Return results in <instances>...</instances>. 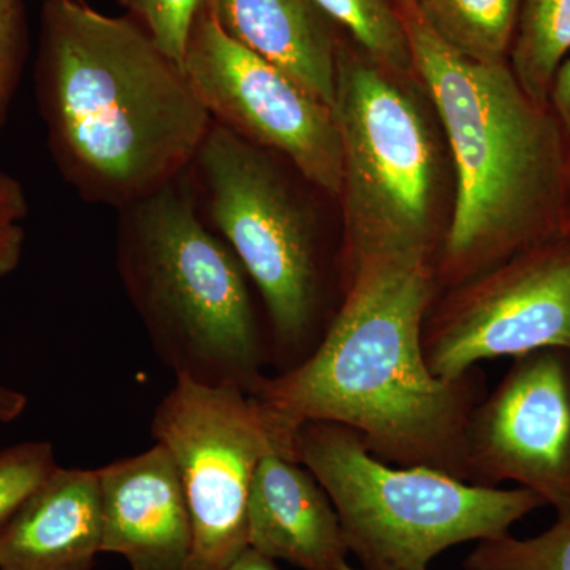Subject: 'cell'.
<instances>
[{
  "label": "cell",
  "mask_w": 570,
  "mask_h": 570,
  "mask_svg": "<svg viewBox=\"0 0 570 570\" xmlns=\"http://www.w3.org/2000/svg\"><path fill=\"white\" fill-rule=\"evenodd\" d=\"M347 273L343 305L317 347L249 392L285 456L296 461V433L306 423H336L382 461L471 479L468 379L441 381L423 354L431 262L374 258Z\"/></svg>",
  "instance_id": "1"
},
{
  "label": "cell",
  "mask_w": 570,
  "mask_h": 570,
  "mask_svg": "<svg viewBox=\"0 0 570 570\" xmlns=\"http://www.w3.org/2000/svg\"><path fill=\"white\" fill-rule=\"evenodd\" d=\"M33 91L63 181L116 209L186 174L213 124L141 24L80 0L45 2Z\"/></svg>",
  "instance_id": "2"
},
{
  "label": "cell",
  "mask_w": 570,
  "mask_h": 570,
  "mask_svg": "<svg viewBox=\"0 0 570 570\" xmlns=\"http://www.w3.org/2000/svg\"><path fill=\"white\" fill-rule=\"evenodd\" d=\"M395 9L453 157L441 272L460 285L562 235L568 135L509 62L469 61L434 36L417 7Z\"/></svg>",
  "instance_id": "3"
},
{
  "label": "cell",
  "mask_w": 570,
  "mask_h": 570,
  "mask_svg": "<svg viewBox=\"0 0 570 570\" xmlns=\"http://www.w3.org/2000/svg\"><path fill=\"white\" fill-rule=\"evenodd\" d=\"M118 212L116 268L160 362L249 393L265 354L247 275L202 216L190 171Z\"/></svg>",
  "instance_id": "4"
},
{
  "label": "cell",
  "mask_w": 570,
  "mask_h": 570,
  "mask_svg": "<svg viewBox=\"0 0 570 570\" xmlns=\"http://www.w3.org/2000/svg\"><path fill=\"white\" fill-rule=\"evenodd\" d=\"M295 456L332 499L348 551L370 570H428L442 551L509 534L547 502L534 491L468 483L428 466H389L336 423L299 428Z\"/></svg>",
  "instance_id": "5"
},
{
  "label": "cell",
  "mask_w": 570,
  "mask_h": 570,
  "mask_svg": "<svg viewBox=\"0 0 570 570\" xmlns=\"http://www.w3.org/2000/svg\"><path fill=\"white\" fill-rule=\"evenodd\" d=\"M403 78L341 33L333 115L347 268L374 258L431 261L436 243V142Z\"/></svg>",
  "instance_id": "6"
},
{
  "label": "cell",
  "mask_w": 570,
  "mask_h": 570,
  "mask_svg": "<svg viewBox=\"0 0 570 570\" xmlns=\"http://www.w3.org/2000/svg\"><path fill=\"white\" fill-rule=\"evenodd\" d=\"M279 159L213 121L189 171L206 224L257 285L277 346L296 352L321 311V247L316 219Z\"/></svg>",
  "instance_id": "7"
},
{
  "label": "cell",
  "mask_w": 570,
  "mask_h": 570,
  "mask_svg": "<svg viewBox=\"0 0 570 570\" xmlns=\"http://www.w3.org/2000/svg\"><path fill=\"white\" fill-rule=\"evenodd\" d=\"M151 436L174 459L193 523L189 570H225L247 546L258 464L279 442L261 404L232 385L175 379L154 411ZM285 456V455H284Z\"/></svg>",
  "instance_id": "8"
},
{
  "label": "cell",
  "mask_w": 570,
  "mask_h": 570,
  "mask_svg": "<svg viewBox=\"0 0 570 570\" xmlns=\"http://www.w3.org/2000/svg\"><path fill=\"white\" fill-rule=\"evenodd\" d=\"M183 69L214 122L277 154L311 186L340 197L343 151L333 108L227 36L206 2Z\"/></svg>",
  "instance_id": "9"
},
{
  "label": "cell",
  "mask_w": 570,
  "mask_h": 570,
  "mask_svg": "<svg viewBox=\"0 0 570 570\" xmlns=\"http://www.w3.org/2000/svg\"><path fill=\"white\" fill-rule=\"evenodd\" d=\"M422 343L428 367L445 382L463 381L483 360L570 352V239L540 243L460 284L423 325Z\"/></svg>",
  "instance_id": "10"
},
{
  "label": "cell",
  "mask_w": 570,
  "mask_h": 570,
  "mask_svg": "<svg viewBox=\"0 0 570 570\" xmlns=\"http://www.w3.org/2000/svg\"><path fill=\"white\" fill-rule=\"evenodd\" d=\"M471 479L512 480L570 515V352L543 348L517 358L469 419ZM493 487V485H491Z\"/></svg>",
  "instance_id": "11"
},
{
  "label": "cell",
  "mask_w": 570,
  "mask_h": 570,
  "mask_svg": "<svg viewBox=\"0 0 570 570\" xmlns=\"http://www.w3.org/2000/svg\"><path fill=\"white\" fill-rule=\"evenodd\" d=\"M102 497V553L132 570H189L193 523L174 459L156 444L97 469Z\"/></svg>",
  "instance_id": "12"
},
{
  "label": "cell",
  "mask_w": 570,
  "mask_h": 570,
  "mask_svg": "<svg viewBox=\"0 0 570 570\" xmlns=\"http://www.w3.org/2000/svg\"><path fill=\"white\" fill-rule=\"evenodd\" d=\"M247 546L303 570H343L348 546L324 487L298 461L266 453L247 509Z\"/></svg>",
  "instance_id": "13"
},
{
  "label": "cell",
  "mask_w": 570,
  "mask_h": 570,
  "mask_svg": "<svg viewBox=\"0 0 570 570\" xmlns=\"http://www.w3.org/2000/svg\"><path fill=\"white\" fill-rule=\"evenodd\" d=\"M102 539L97 469L58 466L0 524V570H92Z\"/></svg>",
  "instance_id": "14"
},
{
  "label": "cell",
  "mask_w": 570,
  "mask_h": 570,
  "mask_svg": "<svg viewBox=\"0 0 570 570\" xmlns=\"http://www.w3.org/2000/svg\"><path fill=\"white\" fill-rule=\"evenodd\" d=\"M227 36L333 108L340 28L316 0H205Z\"/></svg>",
  "instance_id": "15"
},
{
  "label": "cell",
  "mask_w": 570,
  "mask_h": 570,
  "mask_svg": "<svg viewBox=\"0 0 570 570\" xmlns=\"http://www.w3.org/2000/svg\"><path fill=\"white\" fill-rule=\"evenodd\" d=\"M415 7L450 50L469 61L509 62L521 0H422Z\"/></svg>",
  "instance_id": "16"
},
{
  "label": "cell",
  "mask_w": 570,
  "mask_h": 570,
  "mask_svg": "<svg viewBox=\"0 0 570 570\" xmlns=\"http://www.w3.org/2000/svg\"><path fill=\"white\" fill-rule=\"evenodd\" d=\"M570 55V0H521L509 66L523 91L550 107L554 75Z\"/></svg>",
  "instance_id": "17"
},
{
  "label": "cell",
  "mask_w": 570,
  "mask_h": 570,
  "mask_svg": "<svg viewBox=\"0 0 570 570\" xmlns=\"http://www.w3.org/2000/svg\"><path fill=\"white\" fill-rule=\"evenodd\" d=\"M356 47L395 73L414 75L411 45L390 0H316Z\"/></svg>",
  "instance_id": "18"
},
{
  "label": "cell",
  "mask_w": 570,
  "mask_h": 570,
  "mask_svg": "<svg viewBox=\"0 0 570 570\" xmlns=\"http://www.w3.org/2000/svg\"><path fill=\"white\" fill-rule=\"evenodd\" d=\"M466 570H570V515L532 539L510 534L480 540L464 561Z\"/></svg>",
  "instance_id": "19"
},
{
  "label": "cell",
  "mask_w": 570,
  "mask_h": 570,
  "mask_svg": "<svg viewBox=\"0 0 570 570\" xmlns=\"http://www.w3.org/2000/svg\"><path fill=\"white\" fill-rule=\"evenodd\" d=\"M58 468L48 441H26L0 450V524Z\"/></svg>",
  "instance_id": "20"
},
{
  "label": "cell",
  "mask_w": 570,
  "mask_h": 570,
  "mask_svg": "<svg viewBox=\"0 0 570 570\" xmlns=\"http://www.w3.org/2000/svg\"><path fill=\"white\" fill-rule=\"evenodd\" d=\"M205 0H118L119 6L151 36L160 48L183 66L187 41Z\"/></svg>",
  "instance_id": "21"
},
{
  "label": "cell",
  "mask_w": 570,
  "mask_h": 570,
  "mask_svg": "<svg viewBox=\"0 0 570 570\" xmlns=\"http://www.w3.org/2000/svg\"><path fill=\"white\" fill-rule=\"evenodd\" d=\"M28 13L22 0H0V130L9 119L11 105L29 58Z\"/></svg>",
  "instance_id": "22"
},
{
  "label": "cell",
  "mask_w": 570,
  "mask_h": 570,
  "mask_svg": "<svg viewBox=\"0 0 570 570\" xmlns=\"http://www.w3.org/2000/svg\"><path fill=\"white\" fill-rule=\"evenodd\" d=\"M29 204L17 178L0 171V279L20 266L24 250Z\"/></svg>",
  "instance_id": "23"
},
{
  "label": "cell",
  "mask_w": 570,
  "mask_h": 570,
  "mask_svg": "<svg viewBox=\"0 0 570 570\" xmlns=\"http://www.w3.org/2000/svg\"><path fill=\"white\" fill-rule=\"evenodd\" d=\"M551 111L557 116L566 135H570V55L561 63L557 75H554L553 85H551L550 99Z\"/></svg>",
  "instance_id": "24"
},
{
  "label": "cell",
  "mask_w": 570,
  "mask_h": 570,
  "mask_svg": "<svg viewBox=\"0 0 570 570\" xmlns=\"http://www.w3.org/2000/svg\"><path fill=\"white\" fill-rule=\"evenodd\" d=\"M26 407H28V397L24 393L0 384V423H11L20 419Z\"/></svg>",
  "instance_id": "25"
},
{
  "label": "cell",
  "mask_w": 570,
  "mask_h": 570,
  "mask_svg": "<svg viewBox=\"0 0 570 570\" xmlns=\"http://www.w3.org/2000/svg\"><path fill=\"white\" fill-rule=\"evenodd\" d=\"M225 570H279V568H277L276 561L269 560L253 549H247Z\"/></svg>",
  "instance_id": "26"
},
{
  "label": "cell",
  "mask_w": 570,
  "mask_h": 570,
  "mask_svg": "<svg viewBox=\"0 0 570 570\" xmlns=\"http://www.w3.org/2000/svg\"><path fill=\"white\" fill-rule=\"evenodd\" d=\"M562 235L570 239V135L568 137V159H566L564 208H562Z\"/></svg>",
  "instance_id": "27"
},
{
  "label": "cell",
  "mask_w": 570,
  "mask_h": 570,
  "mask_svg": "<svg viewBox=\"0 0 570 570\" xmlns=\"http://www.w3.org/2000/svg\"><path fill=\"white\" fill-rule=\"evenodd\" d=\"M393 7L419 6L422 0H390Z\"/></svg>",
  "instance_id": "28"
},
{
  "label": "cell",
  "mask_w": 570,
  "mask_h": 570,
  "mask_svg": "<svg viewBox=\"0 0 570 570\" xmlns=\"http://www.w3.org/2000/svg\"><path fill=\"white\" fill-rule=\"evenodd\" d=\"M343 570H355V569H352L351 566H346V568H344ZM366 570H370V569H366Z\"/></svg>",
  "instance_id": "29"
}]
</instances>
